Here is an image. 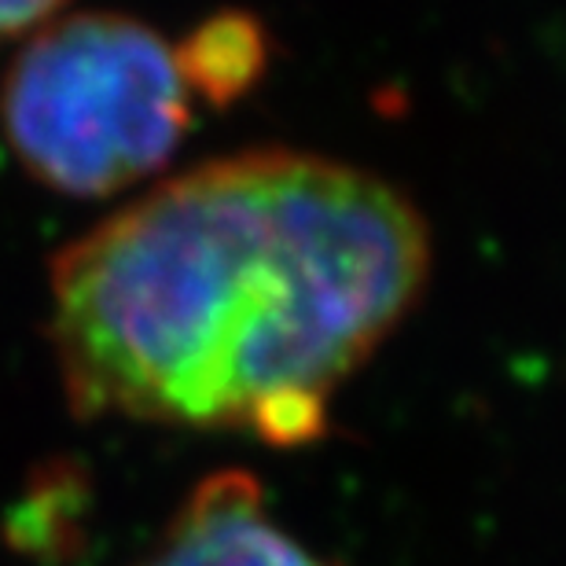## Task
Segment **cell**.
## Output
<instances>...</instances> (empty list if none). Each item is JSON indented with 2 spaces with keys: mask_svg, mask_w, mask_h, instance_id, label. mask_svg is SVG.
Segmentation results:
<instances>
[{
  "mask_svg": "<svg viewBox=\"0 0 566 566\" xmlns=\"http://www.w3.org/2000/svg\"><path fill=\"white\" fill-rule=\"evenodd\" d=\"M427 273V224L387 180L316 155H232L55 258V360L77 416L310 446Z\"/></svg>",
  "mask_w": 566,
  "mask_h": 566,
  "instance_id": "cell-1",
  "label": "cell"
},
{
  "mask_svg": "<svg viewBox=\"0 0 566 566\" xmlns=\"http://www.w3.org/2000/svg\"><path fill=\"white\" fill-rule=\"evenodd\" d=\"M180 44L126 15L49 22L4 82V133L44 185L107 196L155 174L191 126Z\"/></svg>",
  "mask_w": 566,
  "mask_h": 566,
  "instance_id": "cell-2",
  "label": "cell"
},
{
  "mask_svg": "<svg viewBox=\"0 0 566 566\" xmlns=\"http://www.w3.org/2000/svg\"><path fill=\"white\" fill-rule=\"evenodd\" d=\"M129 566H332L269 512L251 474L221 471L191 490Z\"/></svg>",
  "mask_w": 566,
  "mask_h": 566,
  "instance_id": "cell-3",
  "label": "cell"
},
{
  "mask_svg": "<svg viewBox=\"0 0 566 566\" xmlns=\"http://www.w3.org/2000/svg\"><path fill=\"white\" fill-rule=\"evenodd\" d=\"M180 60H185L196 96L229 104L258 82L265 66L262 27L247 15L210 19L188 41H180Z\"/></svg>",
  "mask_w": 566,
  "mask_h": 566,
  "instance_id": "cell-4",
  "label": "cell"
},
{
  "mask_svg": "<svg viewBox=\"0 0 566 566\" xmlns=\"http://www.w3.org/2000/svg\"><path fill=\"white\" fill-rule=\"evenodd\" d=\"M63 4L66 0H0V41L44 27Z\"/></svg>",
  "mask_w": 566,
  "mask_h": 566,
  "instance_id": "cell-5",
  "label": "cell"
}]
</instances>
